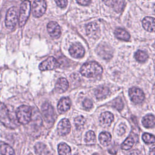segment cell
Here are the masks:
<instances>
[{"mask_svg":"<svg viewBox=\"0 0 155 155\" xmlns=\"http://www.w3.org/2000/svg\"><path fill=\"white\" fill-rule=\"evenodd\" d=\"M100 143L104 146H107L111 142V136L108 132H102L99 136Z\"/></svg>","mask_w":155,"mask_h":155,"instance_id":"23","label":"cell"},{"mask_svg":"<svg viewBox=\"0 0 155 155\" xmlns=\"http://www.w3.org/2000/svg\"><path fill=\"white\" fill-rule=\"evenodd\" d=\"M30 10H31V4L30 2L28 0L24 1L20 6V10H19V25L20 27H23L30 13Z\"/></svg>","mask_w":155,"mask_h":155,"instance_id":"3","label":"cell"},{"mask_svg":"<svg viewBox=\"0 0 155 155\" xmlns=\"http://www.w3.org/2000/svg\"><path fill=\"white\" fill-rule=\"evenodd\" d=\"M134 143V139L132 136H130L128 137L126 140L123 142L121 145V148L123 150H130Z\"/></svg>","mask_w":155,"mask_h":155,"instance_id":"26","label":"cell"},{"mask_svg":"<svg viewBox=\"0 0 155 155\" xmlns=\"http://www.w3.org/2000/svg\"><path fill=\"white\" fill-rule=\"evenodd\" d=\"M97 50L98 54L105 59H109L112 56V51L110 47L105 44L99 45Z\"/></svg>","mask_w":155,"mask_h":155,"instance_id":"13","label":"cell"},{"mask_svg":"<svg viewBox=\"0 0 155 155\" xmlns=\"http://www.w3.org/2000/svg\"><path fill=\"white\" fill-rule=\"evenodd\" d=\"M114 35L116 36V38L119 39L123 40L125 41H128L130 38L129 33L122 28L116 29L114 31Z\"/></svg>","mask_w":155,"mask_h":155,"instance_id":"22","label":"cell"},{"mask_svg":"<svg viewBox=\"0 0 155 155\" xmlns=\"http://www.w3.org/2000/svg\"><path fill=\"white\" fill-rule=\"evenodd\" d=\"M0 153L2 155H14L13 149L5 143H0Z\"/></svg>","mask_w":155,"mask_h":155,"instance_id":"24","label":"cell"},{"mask_svg":"<svg viewBox=\"0 0 155 155\" xmlns=\"http://www.w3.org/2000/svg\"><path fill=\"white\" fill-rule=\"evenodd\" d=\"M142 124L146 128H151L155 125V117L152 114H148L142 119Z\"/></svg>","mask_w":155,"mask_h":155,"instance_id":"21","label":"cell"},{"mask_svg":"<svg viewBox=\"0 0 155 155\" xmlns=\"http://www.w3.org/2000/svg\"><path fill=\"white\" fill-rule=\"evenodd\" d=\"M16 114L17 119L20 124H27L31 120V108L27 105H21L18 108Z\"/></svg>","mask_w":155,"mask_h":155,"instance_id":"2","label":"cell"},{"mask_svg":"<svg viewBox=\"0 0 155 155\" xmlns=\"http://www.w3.org/2000/svg\"><path fill=\"white\" fill-rule=\"evenodd\" d=\"M41 110L45 120L48 124H53L54 120V112L52 106L48 103H45L42 105Z\"/></svg>","mask_w":155,"mask_h":155,"instance_id":"6","label":"cell"},{"mask_svg":"<svg viewBox=\"0 0 155 155\" xmlns=\"http://www.w3.org/2000/svg\"><path fill=\"white\" fill-rule=\"evenodd\" d=\"M68 82L65 78H61L58 80L55 85V88L58 93H64L68 89Z\"/></svg>","mask_w":155,"mask_h":155,"instance_id":"18","label":"cell"},{"mask_svg":"<svg viewBox=\"0 0 155 155\" xmlns=\"http://www.w3.org/2000/svg\"><path fill=\"white\" fill-rule=\"evenodd\" d=\"M95 134L93 131H88L85 134V141L88 144H93L95 142Z\"/></svg>","mask_w":155,"mask_h":155,"instance_id":"28","label":"cell"},{"mask_svg":"<svg viewBox=\"0 0 155 155\" xmlns=\"http://www.w3.org/2000/svg\"><path fill=\"white\" fill-rule=\"evenodd\" d=\"M127 155H140V153L137 150H135L130 151Z\"/></svg>","mask_w":155,"mask_h":155,"instance_id":"37","label":"cell"},{"mask_svg":"<svg viewBox=\"0 0 155 155\" xmlns=\"http://www.w3.org/2000/svg\"><path fill=\"white\" fill-rule=\"evenodd\" d=\"M18 22V13L16 7H13L9 8L7 12L5 23L7 28L13 30Z\"/></svg>","mask_w":155,"mask_h":155,"instance_id":"4","label":"cell"},{"mask_svg":"<svg viewBox=\"0 0 155 155\" xmlns=\"http://www.w3.org/2000/svg\"><path fill=\"white\" fill-rule=\"evenodd\" d=\"M142 25L145 30L148 31H155V18L152 17H145L142 21Z\"/></svg>","mask_w":155,"mask_h":155,"instance_id":"16","label":"cell"},{"mask_svg":"<svg viewBox=\"0 0 155 155\" xmlns=\"http://www.w3.org/2000/svg\"><path fill=\"white\" fill-rule=\"evenodd\" d=\"M58 153L59 155H71L70 147L65 143H61L58 145Z\"/></svg>","mask_w":155,"mask_h":155,"instance_id":"25","label":"cell"},{"mask_svg":"<svg viewBox=\"0 0 155 155\" xmlns=\"http://www.w3.org/2000/svg\"><path fill=\"white\" fill-rule=\"evenodd\" d=\"M76 2L82 5H87L91 0H76Z\"/></svg>","mask_w":155,"mask_h":155,"instance_id":"35","label":"cell"},{"mask_svg":"<svg viewBox=\"0 0 155 155\" xmlns=\"http://www.w3.org/2000/svg\"><path fill=\"white\" fill-rule=\"evenodd\" d=\"M69 52L71 56L76 58H82L85 53L84 47L79 44H73L69 48Z\"/></svg>","mask_w":155,"mask_h":155,"instance_id":"12","label":"cell"},{"mask_svg":"<svg viewBox=\"0 0 155 155\" xmlns=\"http://www.w3.org/2000/svg\"><path fill=\"white\" fill-rule=\"evenodd\" d=\"M149 153H150V155H155V145H153L150 148Z\"/></svg>","mask_w":155,"mask_h":155,"instance_id":"36","label":"cell"},{"mask_svg":"<svg viewBox=\"0 0 155 155\" xmlns=\"http://www.w3.org/2000/svg\"><path fill=\"white\" fill-rule=\"evenodd\" d=\"M126 130V127L124 125H120L118 127V130H117V133L119 135L121 136L123 134L125 133Z\"/></svg>","mask_w":155,"mask_h":155,"instance_id":"34","label":"cell"},{"mask_svg":"<svg viewBox=\"0 0 155 155\" xmlns=\"http://www.w3.org/2000/svg\"><path fill=\"white\" fill-rule=\"evenodd\" d=\"M59 66V64L58 61L54 57H49L46 60L42 62L39 66V69L41 71L50 70L58 68Z\"/></svg>","mask_w":155,"mask_h":155,"instance_id":"7","label":"cell"},{"mask_svg":"<svg viewBox=\"0 0 155 155\" xmlns=\"http://www.w3.org/2000/svg\"><path fill=\"white\" fill-rule=\"evenodd\" d=\"M114 116L110 112L106 111L102 113L99 117V122L101 125L102 127H107L110 125L111 122L113 121Z\"/></svg>","mask_w":155,"mask_h":155,"instance_id":"14","label":"cell"},{"mask_svg":"<svg viewBox=\"0 0 155 155\" xmlns=\"http://www.w3.org/2000/svg\"><path fill=\"white\" fill-rule=\"evenodd\" d=\"M110 93V90L107 87L101 86L98 87L94 91V94L97 99H102L105 98Z\"/></svg>","mask_w":155,"mask_h":155,"instance_id":"20","label":"cell"},{"mask_svg":"<svg viewBox=\"0 0 155 155\" xmlns=\"http://www.w3.org/2000/svg\"><path fill=\"white\" fill-rule=\"evenodd\" d=\"M107 5L113 7L117 12H120L124 6V0H102Z\"/></svg>","mask_w":155,"mask_h":155,"instance_id":"15","label":"cell"},{"mask_svg":"<svg viewBox=\"0 0 155 155\" xmlns=\"http://www.w3.org/2000/svg\"><path fill=\"white\" fill-rule=\"evenodd\" d=\"M112 104L114 107H115L117 110H121L124 107V104L122 100L120 97H117L114 99L112 102Z\"/></svg>","mask_w":155,"mask_h":155,"instance_id":"30","label":"cell"},{"mask_svg":"<svg viewBox=\"0 0 155 155\" xmlns=\"http://www.w3.org/2000/svg\"><path fill=\"white\" fill-rule=\"evenodd\" d=\"M93 155H98V154H96V153H95V154H93Z\"/></svg>","mask_w":155,"mask_h":155,"instance_id":"38","label":"cell"},{"mask_svg":"<svg viewBox=\"0 0 155 155\" xmlns=\"http://www.w3.org/2000/svg\"><path fill=\"white\" fill-rule=\"evenodd\" d=\"M0 120L4 125H7L8 127H10L13 124V122L10 118L8 110L6 107L1 103H0Z\"/></svg>","mask_w":155,"mask_h":155,"instance_id":"11","label":"cell"},{"mask_svg":"<svg viewBox=\"0 0 155 155\" xmlns=\"http://www.w3.org/2000/svg\"><path fill=\"white\" fill-rule=\"evenodd\" d=\"M142 139L147 143H153L155 142V137L149 133H144L142 135Z\"/></svg>","mask_w":155,"mask_h":155,"instance_id":"31","label":"cell"},{"mask_svg":"<svg viewBox=\"0 0 155 155\" xmlns=\"http://www.w3.org/2000/svg\"><path fill=\"white\" fill-rule=\"evenodd\" d=\"M47 31L50 36L54 39L59 38L61 34V28L59 24L54 21H50L47 26Z\"/></svg>","mask_w":155,"mask_h":155,"instance_id":"9","label":"cell"},{"mask_svg":"<svg viewBox=\"0 0 155 155\" xmlns=\"http://www.w3.org/2000/svg\"><path fill=\"white\" fill-rule=\"evenodd\" d=\"M71 105V102L68 97H62L60 99L58 104V110L60 113L67 111Z\"/></svg>","mask_w":155,"mask_h":155,"instance_id":"17","label":"cell"},{"mask_svg":"<svg viewBox=\"0 0 155 155\" xmlns=\"http://www.w3.org/2000/svg\"><path fill=\"white\" fill-rule=\"evenodd\" d=\"M56 4L61 8H64L67 5V0H54Z\"/></svg>","mask_w":155,"mask_h":155,"instance_id":"33","label":"cell"},{"mask_svg":"<svg viewBox=\"0 0 155 155\" xmlns=\"http://www.w3.org/2000/svg\"><path fill=\"white\" fill-rule=\"evenodd\" d=\"M87 34L89 37L96 38L97 37L99 33V27L95 22L90 23L86 28Z\"/></svg>","mask_w":155,"mask_h":155,"instance_id":"19","label":"cell"},{"mask_svg":"<svg viewBox=\"0 0 155 155\" xmlns=\"http://www.w3.org/2000/svg\"><path fill=\"white\" fill-rule=\"evenodd\" d=\"M47 4L45 0H35L32 5V13L35 17L39 18L45 12Z\"/></svg>","mask_w":155,"mask_h":155,"instance_id":"5","label":"cell"},{"mask_svg":"<svg viewBox=\"0 0 155 155\" xmlns=\"http://www.w3.org/2000/svg\"><path fill=\"white\" fill-rule=\"evenodd\" d=\"M71 125L67 119H62L58 125V132L60 136H65L70 131Z\"/></svg>","mask_w":155,"mask_h":155,"instance_id":"10","label":"cell"},{"mask_svg":"<svg viewBox=\"0 0 155 155\" xmlns=\"http://www.w3.org/2000/svg\"><path fill=\"white\" fill-rule=\"evenodd\" d=\"M128 93L131 101L135 104L141 103L144 100L145 95L143 91L138 88H131L129 90Z\"/></svg>","mask_w":155,"mask_h":155,"instance_id":"8","label":"cell"},{"mask_svg":"<svg viewBox=\"0 0 155 155\" xmlns=\"http://www.w3.org/2000/svg\"><path fill=\"white\" fill-rule=\"evenodd\" d=\"M154 10H155V5H154Z\"/></svg>","mask_w":155,"mask_h":155,"instance_id":"39","label":"cell"},{"mask_svg":"<svg viewBox=\"0 0 155 155\" xmlns=\"http://www.w3.org/2000/svg\"><path fill=\"white\" fill-rule=\"evenodd\" d=\"M85 120L82 116H78L74 119V125L77 130H81L85 124Z\"/></svg>","mask_w":155,"mask_h":155,"instance_id":"27","label":"cell"},{"mask_svg":"<svg viewBox=\"0 0 155 155\" xmlns=\"http://www.w3.org/2000/svg\"><path fill=\"white\" fill-rule=\"evenodd\" d=\"M80 71L85 77L93 78L102 73V68L96 62H89L84 64L81 67Z\"/></svg>","mask_w":155,"mask_h":155,"instance_id":"1","label":"cell"},{"mask_svg":"<svg viewBox=\"0 0 155 155\" xmlns=\"http://www.w3.org/2000/svg\"><path fill=\"white\" fill-rule=\"evenodd\" d=\"M83 106L86 109H90L91 108L93 107V102L92 101L89 99H85L83 102Z\"/></svg>","mask_w":155,"mask_h":155,"instance_id":"32","label":"cell"},{"mask_svg":"<svg viewBox=\"0 0 155 155\" xmlns=\"http://www.w3.org/2000/svg\"><path fill=\"white\" fill-rule=\"evenodd\" d=\"M134 57L139 62H144L147 59L148 55L145 52L142 50H138L136 52Z\"/></svg>","mask_w":155,"mask_h":155,"instance_id":"29","label":"cell"}]
</instances>
